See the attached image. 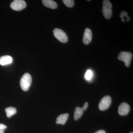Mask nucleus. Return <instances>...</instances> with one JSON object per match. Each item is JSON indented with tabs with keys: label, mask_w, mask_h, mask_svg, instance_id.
Segmentation results:
<instances>
[{
	"label": "nucleus",
	"mask_w": 133,
	"mask_h": 133,
	"mask_svg": "<svg viewBox=\"0 0 133 133\" xmlns=\"http://www.w3.org/2000/svg\"><path fill=\"white\" fill-rule=\"evenodd\" d=\"M32 78L31 75L28 73L24 74L20 80V85L23 90L27 91L31 85Z\"/></svg>",
	"instance_id": "nucleus-1"
},
{
	"label": "nucleus",
	"mask_w": 133,
	"mask_h": 133,
	"mask_svg": "<svg viewBox=\"0 0 133 133\" xmlns=\"http://www.w3.org/2000/svg\"><path fill=\"white\" fill-rule=\"evenodd\" d=\"M102 13L103 15L106 19H110L112 15L111 3L108 0H104L102 2Z\"/></svg>",
	"instance_id": "nucleus-2"
},
{
	"label": "nucleus",
	"mask_w": 133,
	"mask_h": 133,
	"mask_svg": "<svg viewBox=\"0 0 133 133\" xmlns=\"http://www.w3.org/2000/svg\"><path fill=\"white\" fill-rule=\"evenodd\" d=\"M132 57V54L131 52L121 51L118 56V58L120 61L124 62L125 65L128 67L131 64Z\"/></svg>",
	"instance_id": "nucleus-3"
},
{
	"label": "nucleus",
	"mask_w": 133,
	"mask_h": 133,
	"mask_svg": "<svg viewBox=\"0 0 133 133\" xmlns=\"http://www.w3.org/2000/svg\"><path fill=\"white\" fill-rule=\"evenodd\" d=\"M54 36L59 42L63 43L67 42L68 40L67 35L61 29L56 28L53 30Z\"/></svg>",
	"instance_id": "nucleus-4"
},
{
	"label": "nucleus",
	"mask_w": 133,
	"mask_h": 133,
	"mask_svg": "<svg viewBox=\"0 0 133 133\" xmlns=\"http://www.w3.org/2000/svg\"><path fill=\"white\" fill-rule=\"evenodd\" d=\"M26 6V3L23 0H15L10 4V7L16 11H20L24 9Z\"/></svg>",
	"instance_id": "nucleus-5"
},
{
	"label": "nucleus",
	"mask_w": 133,
	"mask_h": 133,
	"mask_svg": "<svg viewBox=\"0 0 133 133\" xmlns=\"http://www.w3.org/2000/svg\"><path fill=\"white\" fill-rule=\"evenodd\" d=\"M111 98L109 96H106L102 98L99 104V108L101 111L107 109L111 103Z\"/></svg>",
	"instance_id": "nucleus-6"
},
{
	"label": "nucleus",
	"mask_w": 133,
	"mask_h": 133,
	"mask_svg": "<svg viewBox=\"0 0 133 133\" xmlns=\"http://www.w3.org/2000/svg\"><path fill=\"white\" fill-rule=\"evenodd\" d=\"M130 110V107L129 105L126 102H123L119 106L118 112L120 115L124 116L128 114Z\"/></svg>",
	"instance_id": "nucleus-7"
},
{
	"label": "nucleus",
	"mask_w": 133,
	"mask_h": 133,
	"mask_svg": "<svg viewBox=\"0 0 133 133\" xmlns=\"http://www.w3.org/2000/svg\"><path fill=\"white\" fill-rule=\"evenodd\" d=\"M92 39V33L90 29L87 28L85 30L83 37V42L85 44L90 43Z\"/></svg>",
	"instance_id": "nucleus-8"
},
{
	"label": "nucleus",
	"mask_w": 133,
	"mask_h": 133,
	"mask_svg": "<svg viewBox=\"0 0 133 133\" xmlns=\"http://www.w3.org/2000/svg\"><path fill=\"white\" fill-rule=\"evenodd\" d=\"M13 58L10 56H3L0 57V65L3 66L8 65L11 64L13 62Z\"/></svg>",
	"instance_id": "nucleus-9"
},
{
	"label": "nucleus",
	"mask_w": 133,
	"mask_h": 133,
	"mask_svg": "<svg viewBox=\"0 0 133 133\" xmlns=\"http://www.w3.org/2000/svg\"><path fill=\"white\" fill-rule=\"evenodd\" d=\"M69 117V114L68 113L60 115L57 118L56 123L58 124L64 125L67 121Z\"/></svg>",
	"instance_id": "nucleus-10"
},
{
	"label": "nucleus",
	"mask_w": 133,
	"mask_h": 133,
	"mask_svg": "<svg viewBox=\"0 0 133 133\" xmlns=\"http://www.w3.org/2000/svg\"><path fill=\"white\" fill-rule=\"evenodd\" d=\"M43 5L46 7L51 9H55L57 7V3L52 0H43L42 1Z\"/></svg>",
	"instance_id": "nucleus-11"
},
{
	"label": "nucleus",
	"mask_w": 133,
	"mask_h": 133,
	"mask_svg": "<svg viewBox=\"0 0 133 133\" xmlns=\"http://www.w3.org/2000/svg\"><path fill=\"white\" fill-rule=\"evenodd\" d=\"M84 111L81 108L79 107H76L74 113V118L75 120H77L81 118L83 115Z\"/></svg>",
	"instance_id": "nucleus-12"
},
{
	"label": "nucleus",
	"mask_w": 133,
	"mask_h": 133,
	"mask_svg": "<svg viewBox=\"0 0 133 133\" xmlns=\"http://www.w3.org/2000/svg\"><path fill=\"white\" fill-rule=\"evenodd\" d=\"M5 111L8 118H10L15 114L17 112L16 108L13 107L7 108L5 109Z\"/></svg>",
	"instance_id": "nucleus-13"
},
{
	"label": "nucleus",
	"mask_w": 133,
	"mask_h": 133,
	"mask_svg": "<svg viewBox=\"0 0 133 133\" xmlns=\"http://www.w3.org/2000/svg\"><path fill=\"white\" fill-rule=\"evenodd\" d=\"M119 17L121 18L122 21V22H125V20L124 19V17H126L127 18V22L129 21L130 19V17L128 16V14L127 12L125 11H122L120 15L119 16Z\"/></svg>",
	"instance_id": "nucleus-14"
},
{
	"label": "nucleus",
	"mask_w": 133,
	"mask_h": 133,
	"mask_svg": "<svg viewBox=\"0 0 133 133\" xmlns=\"http://www.w3.org/2000/svg\"><path fill=\"white\" fill-rule=\"evenodd\" d=\"M63 2L64 5L69 8H71L74 6V1L73 0H63Z\"/></svg>",
	"instance_id": "nucleus-15"
},
{
	"label": "nucleus",
	"mask_w": 133,
	"mask_h": 133,
	"mask_svg": "<svg viewBox=\"0 0 133 133\" xmlns=\"http://www.w3.org/2000/svg\"><path fill=\"white\" fill-rule=\"evenodd\" d=\"M93 77V72L90 70H88L86 72L85 78L87 80H90Z\"/></svg>",
	"instance_id": "nucleus-16"
},
{
	"label": "nucleus",
	"mask_w": 133,
	"mask_h": 133,
	"mask_svg": "<svg viewBox=\"0 0 133 133\" xmlns=\"http://www.w3.org/2000/svg\"><path fill=\"white\" fill-rule=\"evenodd\" d=\"M6 128V126L2 124H0V133H4V131Z\"/></svg>",
	"instance_id": "nucleus-17"
},
{
	"label": "nucleus",
	"mask_w": 133,
	"mask_h": 133,
	"mask_svg": "<svg viewBox=\"0 0 133 133\" xmlns=\"http://www.w3.org/2000/svg\"><path fill=\"white\" fill-rule=\"evenodd\" d=\"M88 103L87 102H86L85 103L84 105V106L83 108H82V109H83V111H85L87 109V108L88 107Z\"/></svg>",
	"instance_id": "nucleus-18"
},
{
	"label": "nucleus",
	"mask_w": 133,
	"mask_h": 133,
	"mask_svg": "<svg viewBox=\"0 0 133 133\" xmlns=\"http://www.w3.org/2000/svg\"><path fill=\"white\" fill-rule=\"evenodd\" d=\"M95 133H106L105 132L104 130H101L96 132Z\"/></svg>",
	"instance_id": "nucleus-19"
},
{
	"label": "nucleus",
	"mask_w": 133,
	"mask_h": 133,
	"mask_svg": "<svg viewBox=\"0 0 133 133\" xmlns=\"http://www.w3.org/2000/svg\"><path fill=\"white\" fill-rule=\"evenodd\" d=\"M129 133H133V132H130Z\"/></svg>",
	"instance_id": "nucleus-20"
}]
</instances>
